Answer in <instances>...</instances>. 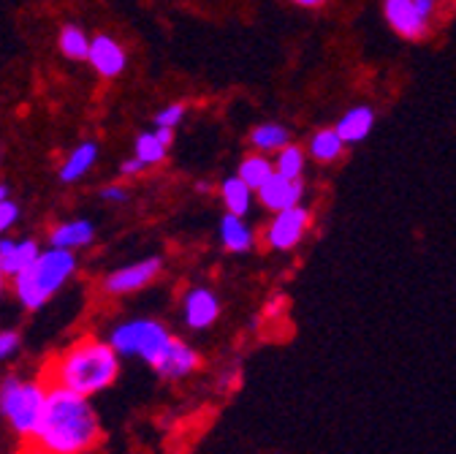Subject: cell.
I'll use <instances>...</instances> for the list:
<instances>
[{
    "mask_svg": "<svg viewBox=\"0 0 456 454\" xmlns=\"http://www.w3.org/2000/svg\"><path fill=\"white\" fill-rule=\"evenodd\" d=\"M118 373H120V354L114 351V346L85 337L79 343L57 354L46 365L44 378L52 386H63V389L90 397L111 386Z\"/></svg>",
    "mask_w": 456,
    "mask_h": 454,
    "instance_id": "7a4b0ae2",
    "label": "cell"
},
{
    "mask_svg": "<svg viewBox=\"0 0 456 454\" xmlns=\"http://www.w3.org/2000/svg\"><path fill=\"white\" fill-rule=\"evenodd\" d=\"M41 248L33 240H12V237H0V272L6 277H17L25 272L36 259Z\"/></svg>",
    "mask_w": 456,
    "mask_h": 454,
    "instance_id": "7c38bea8",
    "label": "cell"
},
{
    "mask_svg": "<svg viewBox=\"0 0 456 454\" xmlns=\"http://www.w3.org/2000/svg\"><path fill=\"white\" fill-rule=\"evenodd\" d=\"M342 147H346V139L339 136L337 128H323L310 139V155L318 163H331L342 155Z\"/></svg>",
    "mask_w": 456,
    "mask_h": 454,
    "instance_id": "44dd1931",
    "label": "cell"
},
{
    "mask_svg": "<svg viewBox=\"0 0 456 454\" xmlns=\"http://www.w3.org/2000/svg\"><path fill=\"white\" fill-rule=\"evenodd\" d=\"M307 226H310V212L302 204L280 210V212H274V220L266 229V243L274 251H291L302 243Z\"/></svg>",
    "mask_w": 456,
    "mask_h": 454,
    "instance_id": "52a82bcc",
    "label": "cell"
},
{
    "mask_svg": "<svg viewBox=\"0 0 456 454\" xmlns=\"http://www.w3.org/2000/svg\"><path fill=\"white\" fill-rule=\"evenodd\" d=\"M253 188L237 175V177H228L223 186H220V199H223V204H225V210L232 212V215H240V218H245L248 212H250V207H253Z\"/></svg>",
    "mask_w": 456,
    "mask_h": 454,
    "instance_id": "ac0fdd59",
    "label": "cell"
},
{
    "mask_svg": "<svg viewBox=\"0 0 456 454\" xmlns=\"http://www.w3.org/2000/svg\"><path fill=\"white\" fill-rule=\"evenodd\" d=\"M95 237L93 223L85 218H74V220H63L57 223L49 232V245L52 248H66V251H77V248H87Z\"/></svg>",
    "mask_w": 456,
    "mask_h": 454,
    "instance_id": "5bb4252c",
    "label": "cell"
},
{
    "mask_svg": "<svg viewBox=\"0 0 456 454\" xmlns=\"http://www.w3.org/2000/svg\"><path fill=\"white\" fill-rule=\"evenodd\" d=\"M49 394V381H20V378H6L0 384V411L9 419V425L20 435H30L44 414Z\"/></svg>",
    "mask_w": 456,
    "mask_h": 454,
    "instance_id": "277c9868",
    "label": "cell"
},
{
    "mask_svg": "<svg viewBox=\"0 0 456 454\" xmlns=\"http://www.w3.org/2000/svg\"><path fill=\"white\" fill-rule=\"evenodd\" d=\"M294 4H299V6H321V4H326V0H294Z\"/></svg>",
    "mask_w": 456,
    "mask_h": 454,
    "instance_id": "4dcf8cb0",
    "label": "cell"
},
{
    "mask_svg": "<svg viewBox=\"0 0 456 454\" xmlns=\"http://www.w3.org/2000/svg\"><path fill=\"white\" fill-rule=\"evenodd\" d=\"M90 44H93V38L77 25H66L61 30V36H57V46H61V52L66 54L69 61H87Z\"/></svg>",
    "mask_w": 456,
    "mask_h": 454,
    "instance_id": "7402d4cb",
    "label": "cell"
},
{
    "mask_svg": "<svg viewBox=\"0 0 456 454\" xmlns=\"http://www.w3.org/2000/svg\"><path fill=\"white\" fill-rule=\"evenodd\" d=\"M383 14L388 25L408 41H421L429 33V20H424L413 0H383Z\"/></svg>",
    "mask_w": 456,
    "mask_h": 454,
    "instance_id": "9c48e42d",
    "label": "cell"
},
{
    "mask_svg": "<svg viewBox=\"0 0 456 454\" xmlns=\"http://www.w3.org/2000/svg\"><path fill=\"white\" fill-rule=\"evenodd\" d=\"M220 316V302L212 292L207 289H193L185 297V324L191 329H207L217 321Z\"/></svg>",
    "mask_w": 456,
    "mask_h": 454,
    "instance_id": "4fadbf2b",
    "label": "cell"
},
{
    "mask_svg": "<svg viewBox=\"0 0 456 454\" xmlns=\"http://www.w3.org/2000/svg\"><path fill=\"white\" fill-rule=\"evenodd\" d=\"M185 118V103H168L155 115V126L158 128H177Z\"/></svg>",
    "mask_w": 456,
    "mask_h": 454,
    "instance_id": "d4e9b609",
    "label": "cell"
},
{
    "mask_svg": "<svg viewBox=\"0 0 456 454\" xmlns=\"http://www.w3.org/2000/svg\"><path fill=\"white\" fill-rule=\"evenodd\" d=\"M274 172H277V169H274V161H269L264 153H250L248 158H242L237 175H240L253 191H258Z\"/></svg>",
    "mask_w": 456,
    "mask_h": 454,
    "instance_id": "d6986e66",
    "label": "cell"
},
{
    "mask_svg": "<svg viewBox=\"0 0 456 454\" xmlns=\"http://www.w3.org/2000/svg\"><path fill=\"white\" fill-rule=\"evenodd\" d=\"M220 240H223L225 251H232V253H245L256 243L250 226L240 215H232V212H228L220 223Z\"/></svg>",
    "mask_w": 456,
    "mask_h": 454,
    "instance_id": "2e32d148",
    "label": "cell"
},
{
    "mask_svg": "<svg viewBox=\"0 0 456 454\" xmlns=\"http://www.w3.org/2000/svg\"><path fill=\"white\" fill-rule=\"evenodd\" d=\"M256 194H258V199H261V204L266 210L280 212V210H289V207L302 204L305 186H302V180H289V177H282V175L274 172Z\"/></svg>",
    "mask_w": 456,
    "mask_h": 454,
    "instance_id": "8fae6325",
    "label": "cell"
},
{
    "mask_svg": "<svg viewBox=\"0 0 456 454\" xmlns=\"http://www.w3.org/2000/svg\"><path fill=\"white\" fill-rule=\"evenodd\" d=\"M160 269H163V261L158 256L128 264V267H120V269H114L111 275L103 277V292L111 294V297L142 292L144 286H150V283L160 275Z\"/></svg>",
    "mask_w": 456,
    "mask_h": 454,
    "instance_id": "8992f818",
    "label": "cell"
},
{
    "mask_svg": "<svg viewBox=\"0 0 456 454\" xmlns=\"http://www.w3.org/2000/svg\"><path fill=\"white\" fill-rule=\"evenodd\" d=\"M4 289H6V275L0 272V294H4Z\"/></svg>",
    "mask_w": 456,
    "mask_h": 454,
    "instance_id": "d6a6232c",
    "label": "cell"
},
{
    "mask_svg": "<svg viewBox=\"0 0 456 454\" xmlns=\"http://www.w3.org/2000/svg\"><path fill=\"white\" fill-rule=\"evenodd\" d=\"M305 150L299 144H285L282 150H277L274 155V169H277V175L282 177H289V180H302V172H305Z\"/></svg>",
    "mask_w": 456,
    "mask_h": 454,
    "instance_id": "603a6c76",
    "label": "cell"
},
{
    "mask_svg": "<svg viewBox=\"0 0 456 454\" xmlns=\"http://www.w3.org/2000/svg\"><path fill=\"white\" fill-rule=\"evenodd\" d=\"M372 123H375V111L370 106H356L337 123V131L346 139V144H356L367 139V134L372 131Z\"/></svg>",
    "mask_w": 456,
    "mask_h": 454,
    "instance_id": "e0dca14e",
    "label": "cell"
},
{
    "mask_svg": "<svg viewBox=\"0 0 456 454\" xmlns=\"http://www.w3.org/2000/svg\"><path fill=\"white\" fill-rule=\"evenodd\" d=\"M199 365H201L199 354L180 337H171L166 343V349L152 362V367L160 378H185V376L196 373Z\"/></svg>",
    "mask_w": 456,
    "mask_h": 454,
    "instance_id": "ba28073f",
    "label": "cell"
},
{
    "mask_svg": "<svg viewBox=\"0 0 456 454\" xmlns=\"http://www.w3.org/2000/svg\"><path fill=\"white\" fill-rule=\"evenodd\" d=\"M95 161H98V144L95 142H82L79 147L71 150V155L63 161L61 172H57V175H61L63 183H77L95 166Z\"/></svg>",
    "mask_w": 456,
    "mask_h": 454,
    "instance_id": "9a60e30c",
    "label": "cell"
},
{
    "mask_svg": "<svg viewBox=\"0 0 456 454\" xmlns=\"http://www.w3.org/2000/svg\"><path fill=\"white\" fill-rule=\"evenodd\" d=\"M20 346V334L17 332H0V359H6L17 351Z\"/></svg>",
    "mask_w": 456,
    "mask_h": 454,
    "instance_id": "4316f807",
    "label": "cell"
},
{
    "mask_svg": "<svg viewBox=\"0 0 456 454\" xmlns=\"http://www.w3.org/2000/svg\"><path fill=\"white\" fill-rule=\"evenodd\" d=\"M101 196H103L106 202H114V204H123V202L131 199L128 188H123V186H106V188L101 191Z\"/></svg>",
    "mask_w": 456,
    "mask_h": 454,
    "instance_id": "f1b7e54d",
    "label": "cell"
},
{
    "mask_svg": "<svg viewBox=\"0 0 456 454\" xmlns=\"http://www.w3.org/2000/svg\"><path fill=\"white\" fill-rule=\"evenodd\" d=\"M4 199H9V188H6V186H0V202H4Z\"/></svg>",
    "mask_w": 456,
    "mask_h": 454,
    "instance_id": "1f68e13d",
    "label": "cell"
},
{
    "mask_svg": "<svg viewBox=\"0 0 456 454\" xmlns=\"http://www.w3.org/2000/svg\"><path fill=\"white\" fill-rule=\"evenodd\" d=\"M101 441V425L85 394L52 386L36 430L22 454H87Z\"/></svg>",
    "mask_w": 456,
    "mask_h": 454,
    "instance_id": "6da1fadb",
    "label": "cell"
},
{
    "mask_svg": "<svg viewBox=\"0 0 456 454\" xmlns=\"http://www.w3.org/2000/svg\"><path fill=\"white\" fill-rule=\"evenodd\" d=\"M289 128L280 123H264L250 131V144L256 153H277L289 144Z\"/></svg>",
    "mask_w": 456,
    "mask_h": 454,
    "instance_id": "ffe728a7",
    "label": "cell"
},
{
    "mask_svg": "<svg viewBox=\"0 0 456 454\" xmlns=\"http://www.w3.org/2000/svg\"><path fill=\"white\" fill-rule=\"evenodd\" d=\"M175 337L160 321L152 318H134L120 324L111 332L109 343L114 346L120 357H139L147 365H152L158 359V354L166 349L168 340Z\"/></svg>",
    "mask_w": 456,
    "mask_h": 454,
    "instance_id": "5b68a950",
    "label": "cell"
},
{
    "mask_svg": "<svg viewBox=\"0 0 456 454\" xmlns=\"http://www.w3.org/2000/svg\"><path fill=\"white\" fill-rule=\"evenodd\" d=\"M17 218H20V207L12 199L0 202V235H6L12 226L17 223Z\"/></svg>",
    "mask_w": 456,
    "mask_h": 454,
    "instance_id": "484cf974",
    "label": "cell"
},
{
    "mask_svg": "<svg viewBox=\"0 0 456 454\" xmlns=\"http://www.w3.org/2000/svg\"><path fill=\"white\" fill-rule=\"evenodd\" d=\"M77 272V256L66 248L41 251L38 259L14 277V294L28 310L44 308Z\"/></svg>",
    "mask_w": 456,
    "mask_h": 454,
    "instance_id": "3957f363",
    "label": "cell"
},
{
    "mask_svg": "<svg viewBox=\"0 0 456 454\" xmlns=\"http://www.w3.org/2000/svg\"><path fill=\"white\" fill-rule=\"evenodd\" d=\"M87 61H90V66L95 69L98 77L114 79V77H120L126 71V49L111 36H95L93 44H90Z\"/></svg>",
    "mask_w": 456,
    "mask_h": 454,
    "instance_id": "30bf717a",
    "label": "cell"
},
{
    "mask_svg": "<svg viewBox=\"0 0 456 454\" xmlns=\"http://www.w3.org/2000/svg\"><path fill=\"white\" fill-rule=\"evenodd\" d=\"M147 169V163L142 161V158H136V155H131V158H126L123 163H120V175L123 177H136V175H142Z\"/></svg>",
    "mask_w": 456,
    "mask_h": 454,
    "instance_id": "83f0119b",
    "label": "cell"
},
{
    "mask_svg": "<svg viewBox=\"0 0 456 454\" xmlns=\"http://www.w3.org/2000/svg\"><path fill=\"white\" fill-rule=\"evenodd\" d=\"M416 4V9H419V14L424 17V20H435V14H437V0H413Z\"/></svg>",
    "mask_w": 456,
    "mask_h": 454,
    "instance_id": "f546056e",
    "label": "cell"
},
{
    "mask_svg": "<svg viewBox=\"0 0 456 454\" xmlns=\"http://www.w3.org/2000/svg\"><path fill=\"white\" fill-rule=\"evenodd\" d=\"M166 150H168V144H163L155 131L152 134L147 131V134H139L136 147H134V155L142 158L147 166H158V163L166 161Z\"/></svg>",
    "mask_w": 456,
    "mask_h": 454,
    "instance_id": "cb8c5ba5",
    "label": "cell"
}]
</instances>
